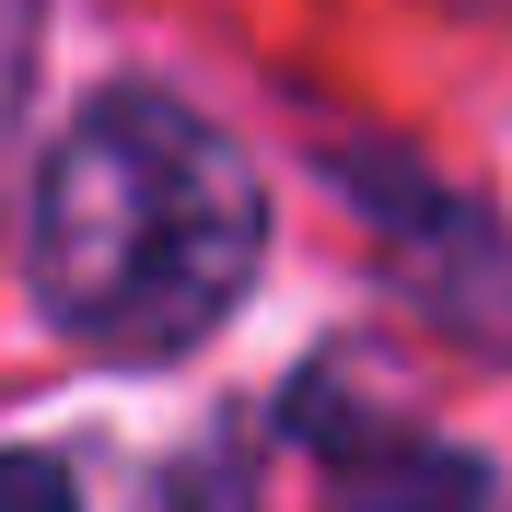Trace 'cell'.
Returning a JSON list of instances; mask_svg holds the SVG:
<instances>
[{
  "label": "cell",
  "instance_id": "cell-3",
  "mask_svg": "<svg viewBox=\"0 0 512 512\" xmlns=\"http://www.w3.org/2000/svg\"><path fill=\"white\" fill-rule=\"evenodd\" d=\"M0 512H70V478L47 454H0Z\"/></svg>",
  "mask_w": 512,
  "mask_h": 512
},
{
  "label": "cell",
  "instance_id": "cell-2",
  "mask_svg": "<svg viewBox=\"0 0 512 512\" xmlns=\"http://www.w3.org/2000/svg\"><path fill=\"white\" fill-rule=\"evenodd\" d=\"M350 512H478V466H454V454H396L373 478L350 489Z\"/></svg>",
  "mask_w": 512,
  "mask_h": 512
},
{
  "label": "cell",
  "instance_id": "cell-1",
  "mask_svg": "<svg viewBox=\"0 0 512 512\" xmlns=\"http://www.w3.org/2000/svg\"><path fill=\"white\" fill-rule=\"evenodd\" d=\"M256 163L175 94H105L35 175V291L105 361H175L256 280Z\"/></svg>",
  "mask_w": 512,
  "mask_h": 512
}]
</instances>
